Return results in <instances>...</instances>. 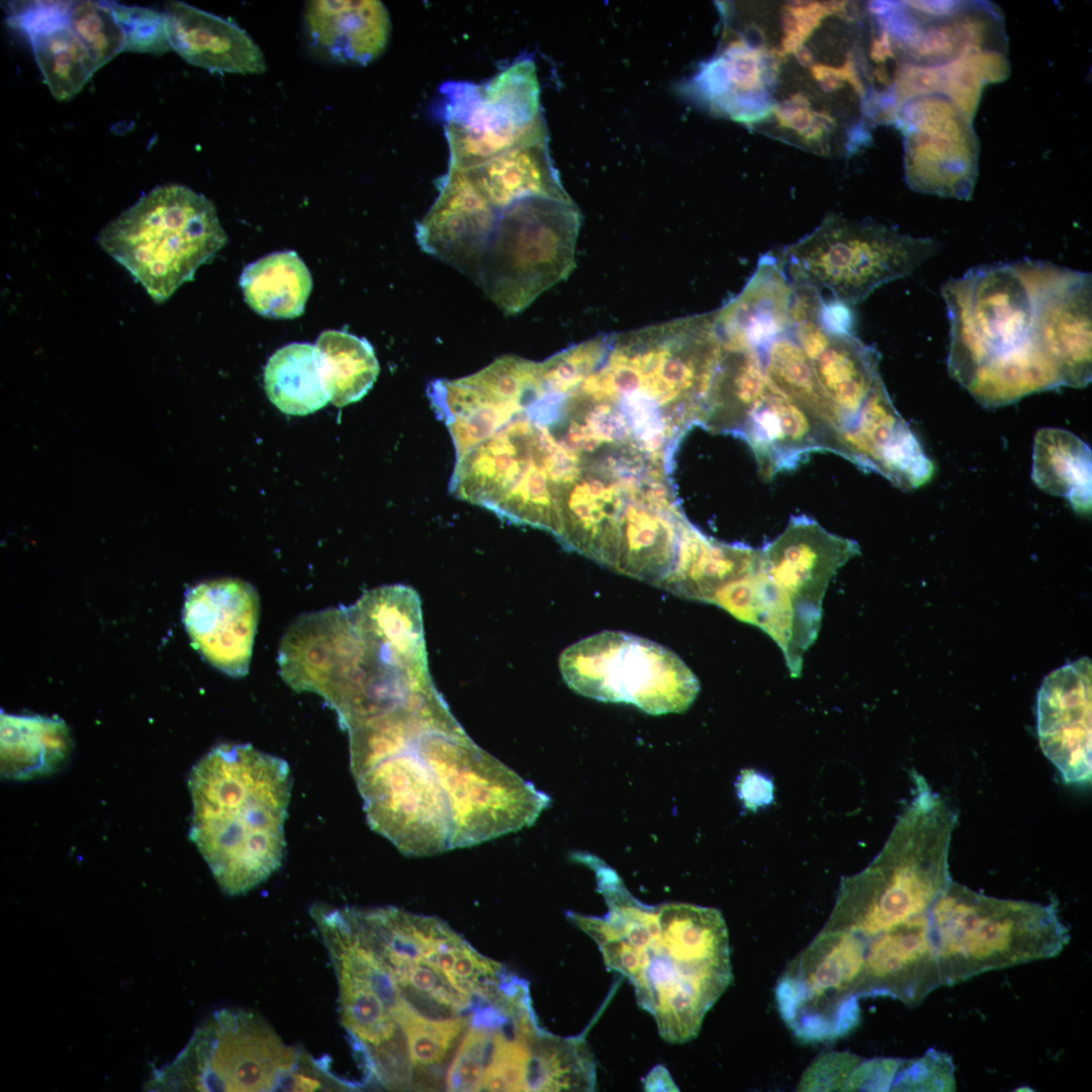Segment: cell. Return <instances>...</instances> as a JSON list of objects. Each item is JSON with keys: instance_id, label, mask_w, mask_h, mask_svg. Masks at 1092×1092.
Instances as JSON below:
<instances>
[{"instance_id": "bcb514c9", "label": "cell", "mask_w": 1092, "mask_h": 1092, "mask_svg": "<svg viewBox=\"0 0 1092 1092\" xmlns=\"http://www.w3.org/2000/svg\"><path fill=\"white\" fill-rule=\"evenodd\" d=\"M645 1088L646 1090H678L676 1089V1086L672 1083L667 1071L661 1066H657L656 1068H654V1070L651 1071V1073L648 1075Z\"/></svg>"}, {"instance_id": "30bf717a", "label": "cell", "mask_w": 1092, "mask_h": 1092, "mask_svg": "<svg viewBox=\"0 0 1092 1092\" xmlns=\"http://www.w3.org/2000/svg\"><path fill=\"white\" fill-rule=\"evenodd\" d=\"M496 212L471 280L503 312L515 314L572 271L580 215L570 197L544 196Z\"/></svg>"}, {"instance_id": "8992f818", "label": "cell", "mask_w": 1092, "mask_h": 1092, "mask_svg": "<svg viewBox=\"0 0 1092 1092\" xmlns=\"http://www.w3.org/2000/svg\"><path fill=\"white\" fill-rule=\"evenodd\" d=\"M278 663L290 688L320 695L347 731L407 695L404 672L384 644L355 623L349 607L297 617L282 637Z\"/></svg>"}, {"instance_id": "d6a6232c", "label": "cell", "mask_w": 1092, "mask_h": 1092, "mask_svg": "<svg viewBox=\"0 0 1092 1092\" xmlns=\"http://www.w3.org/2000/svg\"><path fill=\"white\" fill-rule=\"evenodd\" d=\"M240 286L248 305L269 318L301 315L312 289L310 272L294 251L275 252L247 265Z\"/></svg>"}, {"instance_id": "3957f363", "label": "cell", "mask_w": 1092, "mask_h": 1092, "mask_svg": "<svg viewBox=\"0 0 1092 1092\" xmlns=\"http://www.w3.org/2000/svg\"><path fill=\"white\" fill-rule=\"evenodd\" d=\"M947 369L985 406L1060 387L1039 331L1035 260L982 265L941 288Z\"/></svg>"}, {"instance_id": "5bb4252c", "label": "cell", "mask_w": 1092, "mask_h": 1092, "mask_svg": "<svg viewBox=\"0 0 1092 1092\" xmlns=\"http://www.w3.org/2000/svg\"><path fill=\"white\" fill-rule=\"evenodd\" d=\"M450 165L468 170L513 148L548 141L534 60L523 55L482 84L440 88Z\"/></svg>"}, {"instance_id": "ba28073f", "label": "cell", "mask_w": 1092, "mask_h": 1092, "mask_svg": "<svg viewBox=\"0 0 1092 1092\" xmlns=\"http://www.w3.org/2000/svg\"><path fill=\"white\" fill-rule=\"evenodd\" d=\"M329 1072L284 1043L259 1014L224 1008L193 1033L173 1062L154 1073L156 1091H314L334 1087Z\"/></svg>"}, {"instance_id": "44dd1931", "label": "cell", "mask_w": 1092, "mask_h": 1092, "mask_svg": "<svg viewBox=\"0 0 1092 1092\" xmlns=\"http://www.w3.org/2000/svg\"><path fill=\"white\" fill-rule=\"evenodd\" d=\"M1039 331L1061 386L1091 380V273L1036 261Z\"/></svg>"}, {"instance_id": "d4e9b609", "label": "cell", "mask_w": 1092, "mask_h": 1092, "mask_svg": "<svg viewBox=\"0 0 1092 1092\" xmlns=\"http://www.w3.org/2000/svg\"><path fill=\"white\" fill-rule=\"evenodd\" d=\"M928 920L929 916L866 936L859 998L890 997L915 1007L941 987Z\"/></svg>"}, {"instance_id": "8fae6325", "label": "cell", "mask_w": 1092, "mask_h": 1092, "mask_svg": "<svg viewBox=\"0 0 1092 1092\" xmlns=\"http://www.w3.org/2000/svg\"><path fill=\"white\" fill-rule=\"evenodd\" d=\"M939 248L933 239L832 214L778 257L794 287L828 289L833 298L852 305L911 274Z\"/></svg>"}, {"instance_id": "f1b7e54d", "label": "cell", "mask_w": 1092, "mask_h": 1092, "mask_svg": "<svg viewBox=\"0 0 1092 1092\" xmlns=\"http://www.w3.org/2000/svg\"><path fill=\"white\" fill-rule=\"evenodd\" d=\"M760 563L761 549L717 541L689 522L676 566L660 588L712 604L723 586L758 569Z\"/></svg>"}, {"instance_id": "7c38bea8", "label": "cell", "mask_w": 1092, "mask_h": 1092, "mask_svg": "<svg viewBox=\"0 0 1092 1092\" xmlns=\"http://www.w3.org/2000/svg\"><path fill=\"white\" fill-rule=\"evenodd\" d=\"M418 749L435 772L451 816V849L470 847L531 826L551 802L464 729L433 731Z\"/></svg>"}, {"instance_id": "277c9868", "label": "cell", "mask_w": 1092, "mask_h": 1092, "mask_svg": "<svg viewBox=\"0 0 1092 1092\" xmlns=\"http://www.w3.org/2000/svg\"><path fill=\"white\" fill-rule=\"evenodd\" d=\"M188 788L189 836L221 890L242 895L268 880L285 853L287 761L251 744H220L192 767Z\"/></svg>"}, {"instance_id": "5b68a950", "label": "cell", "mask_w": 1092, "mask_h": 1092, "mask_svg": "<svg viewBox=\"0 0 1092 1092\" xmlns=\"http://www.w3.org/2000/svg\"><path fill=\"white\" fill-rule=\"evenodd\" d=\"M914 796L877 856L841 880L823 930L871 936L929 916L948 888V854L958 814L927 781L913 772Z\"/></svg>"}, {"instance_id": "836d02e7", "label": "cell", "mask_w": 1092, "mask_h": 1092, "mask_svg": "<svg viewBox=\"0 0 1092 1092\" xmlns=\"http://www.w3.org/2000/svg\"><path fill=\"white\" fill-rule=\"evenodd\" d=\"M1033 482L1048 493L1063 496L1079 513L1091 509V450L1069 431L1044 428L1037 432L1032 455Z\"/></svg>"}, {"instance_id": "d6986e66", "label": "cell", "mask_w": 1092, "mask_h": 1092, "mask_svg": "<svg viewBox=\"0 0 1092 1092\" xmlns=\"http://www.w3.org/2000/svg\"><path fill=\"white\" fill-rule=\"evenodd\" d=\"M859 554L855 541L827 532L805 515L791 518L786 529L761 548L762 571L790 599L800 621L817 638L822 601L836 571Z\"/></svg>"}, {"instance_id": "6da1fadb", "label": "cell", "mask_w": 1092, "mask_h": 1092, "mask_svg": "<svg viewBox=\"0 0 1092 1092\" xmlns=\"http://www.w3.org/2000/svg\"><path fill=\"white\" fill-rule=\"evenodd\" d=\"M722 36L679 92L713 114L822 155L850 154L878 111L886 62L855 2L723 4Z\"/></svg>"}, {"instance_id": "60d3db41", "label": "cell", "mask_w": 1092, "mask_h": 1092, "mask_svg": "<svg viewBox=\"0 0 1092 1092\" xmlns=\"http://www.w3.org/2000/svg\"><path fill=\"white\" fill-rule=\"evenodd\" d=\"M492 1028L471 1023L446 1076L449 1091H480L489 1054Z\"/></svg>"}, {"instance_id": "f6af8a7d", "label": "cell", "mask_w": 1092, "mask_h": 1092, "mask_svg": "<svg viewBox=\"0 0 1092 1092\" xmlns=\"http://www.w3.org/2000/svg\"><path fill=\"white\" fill-rule=\"evenodd\" d=\"M851 305L838 299H822L819 307V322L823 329L832 335L852 333L853 317Z\"/></svg>"}, {"instance_id": "f35d334b", "label": "cell", "mask_w": 1092, "mask_h": 1092, "mask_svg": "<svg viewBox=\"0 0 1092 1092\" xmlns=\"http://www.w3.org/2000/svg\"><path fill=\"white\" fill-rule=\"evenodd\" d=\"M954 1072L952 1057L931 1048L919 1058L901 1060L890 1091H956Z\"/></svg>"}, {"instance_id": "74e56055", "label": "cell", "mask_w": 1092, "mask_h": 1092, "mask_svg": "<svg viewBox=\"0 0 1092 1092\" xmlns=\"http://www.w3.org/2000/svg\"><path fill=\"white\" fill-rule=\"evenodd\" d=\"M468 1023L464 1016L432 1019L420 1013L412 1015L401 1026L411 1071L441 1064Z\"/></svg>"}, {"instance_id": "ee69618b", "label": "cell", "mask_w": 1092, "mask_h": 1092, "mask_svg": "<svg viewBox=\"0 0 1092 1092\" xmlns=\"http://www.w3.org/2000/svg\"><path fill=\"white\" fill-rule=\"evenodd\" d=\"M737 794L744 807L757 811L774 801L772 781L754 769H743L736 784Z\"/></svg>"}, {"instance_id": "7bdbcfd3", "label": "cell", "mask_w": 1092, "mask_h": 1092, "mask_svg": "<svg viewBox=\"0 0 1092 1092\" xmlns=\"http://www.w3.org/2000/svg\"><path fill=\"white\" fill-rule=\"evenodd\" d=\"M902 1059L861 1060L850 1074L845 1091H890Z\"/></svg>"}, {"instance_id": "1f68e13d", "label": "cell", "mask_w": 1092, "mask_h": 1092, "mask_svg": "<svg viewBox=\"0 0 1092 1092\" xmlns=\"http://www.w3.org/2000/svg\"><path fill=\"white\" fill-rule=\"evenodd\" d=\"M72 739L60 719L1 713V776L28 781L54 774L67 762Z\"/></svg>"}, {"instance_id": "e575fe53", "label": "cell", "mask_w": 1092, "mask_h": 1092, "mask_svg": "<svg viewBox=\"0 0 1092 1092\" xmlns=\"http://www.w3.org/2000/svg\"><path fill=\"white\" fill-rule=\"evenodd\" d=\"M270 401L282 413L304 416L329 401L314 345L290 343L278 349L264 369Z\"/></svg>"}, {"instance_id": "4dcf8cb0", "label": "cell", "mask_w": 1092, "mask_h": 1092, "mask_svg": "<svg viewBox=\"0 0 1092 1092\" xmlns=\"http://www.w3.org/2000/svg\"><path fill=\"white\" fill-rule=\"evenodd\" d=\"M463 172L496 210L534 196L569 197L550 157L548 141L513 148Z\"/></svg>"}, {"instance_id": "ffe728a7", "label": "cell", "mask_w": 1092, "mask_h": 1092, "mask_svg": "<svg viewBox=\"0 0 1092 1092\" xmlns=\"http://www.w3.org/2000/svg\"><path fill=\"white\" fill-rule=\"evenodd\" d=\"M259 614L254 586L225 577L188 592L183 622L193 646L210 664L240 677L249 670Z\"/></svg>"}, {"instance_id": "f546056e", "label": "cell", "mask_w": 1092, "mask_h": 1092, "mask_svg": "<svg viewBox=\"0 0 1092 1092\" xmlns=\"http://www.w3.org/2000/svg\"><path fill=\"white\" fill-rule=\"evenodd\" d=\"M810 360L844 439L882 381L878 354L853 334H829L826 345Z\"/></svg>"}, {"instance_id": "4316f807", "label": "cell", "mask_w": 1092, "mask_h": 1092, "mask_svg": "<svg viewBox=\"0 0 1092 1092\" xmlns=\"http://www.w3.org/2000/svg\"><path fill=\"white\" fill-rule=\"evenodd\" d=\"M164 15L171 48L187 63L220 73L265 71L260 48L233 21L181 1L167 2Z\"/></svg>"}, {"instance_id": "7402d4cb", "label": "cell", "mask_w": 1092, "mask_h": 1092, "mask_svg": "<svg viewBox=\"0 0 1092 1092\" xmlns=\"http://www.w3.org/2000/svg\"><path fill=\"white\" fill-rule=\"evenodd\" d=\"M1091 659L1079 658L1052 671L1036 700L1039 746L1067 784L1092 774Z\"/></svg>"}, {"instance_id": "2e32d148", "label": "cell", "mask_w": 1092, "mask_h": 1092, "mask_svg": "<svg viewBox=\"0 0 1092 1092\" xmlns=\"http://www.w3.org/2000/svg\"><path fill=\"white\" fill-rule=\"evenodd\" d=\"M7 22L27 36L59 100L74 97L98 69L124 52L125 36L110 2H12Z\"/></svg>"}, {"instance_id": "ac0fdd59", "label": "cell", "mask_w": 1092, "mask_h": 1092, "mask_svg": "<svg viewBox=\"0 0 1092 1092\" xmlns=\"http://www.w3.org/2000/svg\"><path fill=\"white\" fill-rule=\"evenodd\" d=\"M897 119L904 134L909 187L970 199L978 176L979 141L967 110L948 94L930 91L902 102Z\"/></svg>"}, {"instance_id": "8d00e7d4", "label": "cell", "mask_w": 1092, "mask_h": 1092, "mask_svg": "<svg viewBox=\"0 0 1092 1092\" xmlns=\"http://www.w3.org/2000/svg\"><path fill=\"white\" fill-rule=\"evenodd\" d=\"M758 353L768 380L779 390L841 433L812 362L791 331L778 336Z\"/></svg>"}, {"instance_id": "e0dca14e", "label": "cell", "mask_w": 1092, "mask_h": 1092, "mask_svg": "<svg viewBox=\"0 0 1092 1092\" xmlns=\"http://www.w3.org/2000/svg\"><path fill=\"white\" fill-rule=\"evenodd\" d=\"M418 745L385 755L353 777L370 827L403 854L426 856L451 849V816Z\"/></svg>"}, {"instance_id": "9c48e42d", "label": "cell", "mask_w": 1092, "mask_h": 1092, "mask_svg": "<svg viewBox=\"0 0 1092 1092\" xmlns=\"http://www.w3.org/2000/svg\"><path fill=\"white\" fill-rule=\"evenodd\" d=\"M97 240L161 303L213 259L228 236L208 198L169 184L142 196L105 225Z\"/></svg>"}, {"instance_id": "b9f144b4", "label": "cell", "mask_w": 1092, "mask_h": 1092, "mask_svg": "<svg viewBox=\"0 0 1092 1092\" xmlns=\"http://www.w3.org/2000/svg\"><path fill=\"white\" fill-rule=\"evenodd\" d=\"M862 1059L848 1052L820 1055L803 1073L798 1091H845L847 1080Z\"/></svg>"}, {"instance_id": "52a82bcc", "label": "cell", "mask_w": 1092, "mask_h": 1092, "mask_svg": "<svg viewBox=\"0 0 1092 1092\" xmlns=\"http://www.w3.org/2000/svg\"><path fill=\"white\" fill-rule=\"evenodd\" d=\"M928 925L942 987L1058 957L1071 939L1054 903L990 897L953 881Z\"/></svg>"}, {"instance_id": "ab89813d", "label": "cell", "mask_w": 1092, "mask_h": 1092, "mask_svg": "<svg viewBox=\"0 0 1092 1092\" xmlns=\"http://www.w3.org/2000/svg\"><path fill=\"white\" fill-rule=\"evenodd\" d=\"M125 36L124 52L161 55L172 50L164 12L110 2Z\"/></svg>"}, {"instance_id": "603a6c76", "label": "cell", "mask_w": 1092, "mask_h": 1092, "mask_svg": "<svg viewBox=\"0 0 1092 1092\" xmlns=\"http://www.w3.org/2000/svg\"><path fill=\"white\" fill-rule=\"evenodd\" d=\"M738 437L752 449L763 477L791 470L818 451L854 462L842 434L779 390L769 380Z\"/></svg>"}, {"instance_id": "484cf974", "label": "cell", "mask_w": 1092, "mask_h": 1092, "mask_svg": "<svg viewBox=\"0 0 1092 1092\" xmlns=\"http://www.w3.org/2000/svg\"><path fill=\"white\" fill-rule=\"evenodd\" d=\"M794 292L779 257L762 256L741 292L714 311L724 343L760 351L791 331Z\"/></svg>"}, {"instance_id": "cb8c5ba5", "label": "cell", "mask_w": 1092, "mask_h": 1092, "mask_svg": "<svg viewBox=\"0 0 1092 1092\" xmlns=\"http://www.w3.org/2000/svg\"><path fill=\"white\" fill-rule=\"evenodd\" d=\"M438 189L434 203L417 224V242L424 252L471 278L497 212L465 172L452 166Z\"/></svg>"}, {"instance_id": "4fadbf2b", "label": "cell", "mask_w": 1092, "mask_h": 1092, "mask_svg": "<svg viewBox=\"0 0 1092 1092\" xmlns=\"http://www.w3.org/2000/svg\"><path fill=\"white\" fill-rule=\"evenodd\" d=\"M559 669L579 695L634 705L651 715L681 713L696 700L700 682L672 651L621 631H603L563 650Z\"/></svg>"}, {"instance_id": "9a60e30c", "label": "cell", "mask_w": 1092, "mask_h": 1092, "mask_svg": "<svg viewBox=\"0 0 1092 1092\" xmlns=\"http://www.w3.org/2000/svg\"><path fill=\"white\" fill-rule=\"evenodd\" d=\"M867 937L823 930L788 965L776 987L782 1019L804 1042L833 1041L860 1021L858 989Z\"/></svg>"}, {"instance_id": "7a4b0ae2", "label": "cell", "mask_w": 1092, "mask_h": 1092, "mask_svg": "<svg viewBox=\"0 0 1092 1092\" xmlns=\"http://www.w3.org/2000/svg\"><path fill=\"white\" fill-rule=\"evenodd\" d=\"M574 858L595 871L608 912H568V919L597 942L607 968L631 982L663 1039L695 1038L733 978L722 913L687 903L645 905L599 857L579 852Z\"/></svg>"}, {"instance_id": "83f0119b", "label": "cell", "mask_w": 1092, "mask_h": 1092, "mask_svg": "<svg viewBox=\"0 0 1092 1092\" xmlns=\"http://www.w3.org/2000/svg\"><path fill=\"white\" fill-rule=\"evenodd\" d=\"M304 21L311 43L348 65L364 66L380 57L391 30L389 13L377 0L309 1Z\"/></svg>"}, {"instance_id": "d590c367", "label": "cell", "mask_w": 1092, "mask_h": 1092, "mask_svg": "<svg viewBox=\"0 0 1092 1092\" xmlns=\"http://www.w3.org/2000/svg\"><path fill=\"white\" fill-rule=\"evenodd\" d=\"M321 372L330 401L344 406L360 400L373 386L379 363L372 345L347 331L327 330L317 338Z\"/></svg>"}]
</instances>
